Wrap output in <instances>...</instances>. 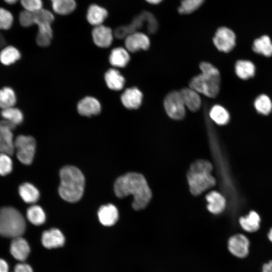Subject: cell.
<instances>
[{
    "label": "cell",
    "instance_id": "obj_1",
    "mask_svg": "<svg viewBox=\"0 0 272 272\" xmlns=\"http://www.w3.org/2000/svg\"><path fill=\"white\" fill-rule=\"evenodd\" d=\"M114 191L119 198L132 195V206L135 210L146 208L152 197V192L146 179L142 174L135 172L119 177L115 181Z\"/></svg>",
    "mask_w": 272,
    "mask_h": 272
},
{
    "label": "cell",
    "instance_id": "obj_2",
    "mask_svg": "<svg viewBox=\"0 0 272 272\" xmlns=\"http://www.w3.org/2000/svg\"><path fill=\"white\" fill-rule=\"evenodd\" d=\"M60 183L58 192L61 197L70 202L79 201L83 196L85 187V177L77 167L66 166L59 172Z\"/></svg>",
    "mask_w": 272,
    "mask_h": 272
},
{
    "label": "cell",
    "instance_id": "obj_3",
    "mask_svg": "<svg viewBox=\"0 0 272 272\" xmlns=\"http://www.w3.org/2000/svg\"><path fill=\"white\" fill-rule=\"evenodd\" d=\"M212 170V164L207 160H197L191 164L187 177L192 194L198 195L215 185L216 180L211 174Z\"/></svg>",
    "mask_w": 272,
    "mask_h": 272
},
{
    "label": "cell",
    "instance_id": "obj_4",
    "mask_svg": "<svg viewBox=\"0 0 272 272\" xmlns=\"http://www.w3.org/2000/svg\"><path fill=\"white\" fill-rule=\"evenodd\" d=\"M199 68L201 74L191 80L190 88L209 97H215L219 92L220 86V75L218 70L207 62H201Z\"/></svg>",
    "mask_w": 272,
    "mask_h": 272
},
{
    "label": "cell",
    "instance_id": "obj_5",
    "mask_svg": "<svg viewBox=\"0 0 272 272\" xmlns=\"http://www.w3.org/2000/svg\"><path fill=\"white\" fill-rule=\"evenodd\" d=\"M25 219L17 209L7 207L0 209V235L8 238L21 236L25 231Z\"/></svg>",
    "mask_w": 272,
    "mask_h": 272
},
{
    "label": "cell",
    "instance_id": "obj_6",
    "mask_svg": "<svg viewBox=\"0 0 272 272\" xmlns=\"http://www.w3.org/2000/svg\"><path fill=\"white\" fill-rule=\"evenodd\" d=\"M16 156L19 161L25 165H30L34 159L36 142L30 135H19L14 140Z\"/></svg>",
    "mask_w": 272,
    "mask_h": 272
},
{
    "label": "cell",
    "instance_id": "obj_7",
    "mask_svg": "<svg viewBox=\"0 0 272 272\" xmlns=\"http://www.w3.org/2000/svg\"><path fill=\"white\" fill-rule=\"evenodd\" d=\"M164 106L166 113L171 118L179 120L184 117L185 106L179 92L174 91L168 93L165 98Z\"/></svg>",
    "mask_w": 272,
    "mask_h": 272
},
{
    "label": "cell",
    "instance_id": "obj_8",
    "mask_svg": "<svg viewBox=\"0 0 272 272\" xmlns=\"http://www.w3.org/2000/svg\"><path fill=\"white\" fill-rule=\"evenodd\" d=\"M15 127L6 120H0V153L13 154L15 148L13 131Z\"/></svg>",
    "mask_w": 272,
    "mask_h": 272
},
{
    "label": "cell",
    "instance_id": "obj_9",
    "mask_svg": "<svg viewBox=\"0 0 272 272\" xmlns=\"http://www.w3.org/2000/svg\"><path fill=\"white\" fill-rule=\"evenodd\" d=\"M213 42L219 50L228 52L235 45L236 36L231 29L221 27L217 29L213 38Z\"/></svg>",
    "mask_w": 272,
    "mask_h": 272
},
{
    "label": "cell",
    "instance_id": "obj_10",
    "mask_svg": "<svg viewBox=\"0 0 272 272\" xmlns=\"http://www.w3.org/2000/svg\"><path fill=\"white\" fill-rule=\"evenodd\" d=\"M250 241L244 234H237L232 236L228 241V249L235 257L243 258L249 252Z\"/></svg>",
    "mask_w": 272,
    "mask_h": 272
},
{
    "label": "cell",
    "instance_id": "obj_11",
    "mask_svg": "<svg viewBox=\"0 0 272 272\" xmlns=\"http://www.w3.org/2000/svg\"><path fill=\"white\" fill-rule=\"evenodd\" d=\"M150 41L148 36L140 32H134L128 35L125 39L126 49L132 52L140 50H147L150 46Z\"/></svg>",
    "mask_w": 272,
    "mask_h": 272
},
{
    "label": "cell",
    "instance_id": "obj_12",
    "mask_svg": "<svg viewBox=\"0 0 272 272\" xmlns=\"http://www.w3.org/2000/svg\"><path fill=\"white\" fill-rule=\"evenodd\" d=\"M113 34L112 30L103 25L95 26L92 32L94 43L102 48L108 47L111 44Z\"/></svg>",
    "mask_w": 272,
    "mask_h": 272
},
{
    "label": "cell",
    "instance_id": "obj_13",
    "mask_svg": "<svg viewBox=\"0 0 272 272\" xmlns=\"http://www.w3.org/2000/svg\"><path fill=\"white\" fill-rule=\"evenodd\" d=\"M30 252L27 241L23 238H13L10 245V252L17 260L23 261L27 259Z\"/></svg>",
    "mask_w": 272,
    "mask_h": 272
},
{
    "label": "cell",
    "instance_id": "obj_14",
    "mask_svg": "<svg viewBox=\"0 0 272 272\" xmlns=\"http://www.w3.org/2000/svg\"><path fill=\"white\" fill-rule=\"evenodd\" d=\"M78 112L82 115L91 116L99 114L101 111L100 102L92 97H86L78 104Z\"/></svg>",
    "mask_w": 272,
    "mask_h": 272
},
{
    "label": "cell",
    "instance_id": "obj_15",
    "mask_svg": "<svg viewBox=\"0 0 272 272\" xmlns=\"http://www.w3.org/2000/svg\"><path fill=\"white\" fill-rule=\"evenodd\" d=\"M142 93L135 87L126 89L121 96L123 105L130 109L139 108L142 104Z\"/></svg>",
    "mask_w": 272,
    "mask_h": 272
},
{
    "label": "cell",
    "instance_id": "obj_16",
    "mask_svg": "<svg viewBox=\"0 0 272 272\" xmlns=\"http://www.w3.org/2000/svg\"><path fill=\"white\" fill-rule=\"evenodd\" d=\"M41 241L45 247L50 249L62 246L64 237L58 229L53 228L43 233Z\"/></svg>",
    "mask_w": 272,
    "mask_h": 272
},
{
    "label": "cell",
    "instance_id": "obj_17",
    "mask_svg": "<svg viewBox=\"0 0 272 272\" xmlns=\"http://www.w3.org/2000/svg\"><path fill=\"white\" fill-rule=\"evenodd\" d=\"M98 216L102 225L110 226L114 225L118 220V212L115 206L109 203L100 208L98 212Z\"/></svg>",
    "mask_w": 272,
    "mask_h": 272
},
{
    "label": "cell",
    "instance_id": "obj_18",
    "mask_svg": "<svg viewBox=\"0 0 272 272\" xmlns=\"http://www.w3.org/2000/svg\"><path fill=\"white\" fill-rule=\"evenodd\" d=\"M185 107L190 111H196L201 106V99L198 93L193 89L183 88L179 91Z\"/></svg>",
    "mask_w": 272,
    "mask_h": 272
},
{
    "label": "cell",
    "instance_id": "obj_19",
    "mask_svg": "<svg viewBox=\"0 0 272 272\" xmlns=\"http://www.w3.org/2000/svg\"><path fill=\"white\" fill-rule=\"evenodd\" d=\"M108 12L104 8L96 5H91L87 12L88 22L94 27L102 25L108 16Z\"/></svg>",
    "mask_w": 272,
    "mask_h": 272
},
{
    "label": "cell",
    "instance_id": "obj_20",
    "mask_svg": "<svg viewBox=\"0 0 272 272\" xmlns=\"http://www.w3.org/2000/svg\"><path fill=\"white\" fill-rule=\"evenodd\" d=\"M34 24L38 26V31L52 30L51 25L54 17L50 11L42 8L34 13Z\"/></svg>",
    "mask_w": 272,
    "mask_h": 272
},
{
    "label": "cell",
    "instance_id": "obj_21",
    "mask_svg": "<svg viewBox=\"0 0 272 272\" xmlns=\"http://www.w3.org/2000/svg\"><path fill=\"white\" fill-rule=\"evenodd\" d=\"M206 199L208 202L207 208L214 214L222 213L226 206V200L224 196L216 191L209 192L206 195Z\"/></svg>",
    "mask_w": 272,
    "mask_h": 272
},
{
    "label": "cell",
    "instance_id": "obj_22",
    "mask_svg": "<svg viewBox=\"0 0 272 272\" xmlns=\"http://www.w3.org/2000/svg\"><path fill=\"white\" fill-rule=\"evenodd\" d=\"M105 80L108 87L115 91L122 89L125 83L124 77L116 70L111 69L105 74Z\"/></svg>",
    "mask_w": 272,
    "mask_h": 272
},
{
    "label": "cell",
    "instance_id": "obj_23",
    "mask_svg": "<svg viewBox=\"0 0 272 272\" xmlns=\"http://www.w3.org/2000/svg\"><path fill=\"white\" fill-rule=\"evenodd\" d=\"M260 218L258 214L251 211L248 215L239 219V224L241 228L248 232H254L260 227Z\"/></svg>",
    "mask_w": 272,
    "mask_h": 272
},
{
    "label": "cell",
    "instance_id": "obj_24",
    "mask_svg": "<svg viewBox=\"0 0 272 272\" xmlns=\"http://www.w3.org/2000/svg\"><path fill=\"white\" fill-rule=\"evenodd\" d=\"M19 192L22 199L26 203H34L39 197L38 190L30 183H24L19 188Z\"/></svg>",
    "mask_w": 272,
    "mask_h": 272
},
{
    "label": "cell",
    "instance_id": "obj_25",
    "mask_svg": "<svg viewBox=\"0 0 272 272\" xmlns=\"http://www.w3.org/2000/svg\"><path fill=\"white\" fill-rule=\"evenodd\" d=\"M109 59L113 66L123 67L127 65L130 57L126 50L122 47H117L111 51Z\"/></svg>",
    "mask_w": 272,
    "mask_h": 272
},
{
    "label": "cell",
    "instance_id": "obj_26",
    "mask_svg": "<svg viewBox=\"0 0 272 272\" xmlns=\"http://www.w3.org/2000/svg\"><path fill=\"white\" fill-rule=\"evenodd\" d=\"M21 57L19 50L13 46H7L0 52V62L5 65L14 64Z\"/></svg>",
    "mask_w": 272,
    "mask_h": 272
},
{
    "label": "cell",
    "instance_id": "obj_27",
    "mask_svg": "<svg viewBox=\"0 0 272 272\" xmlns=\"http://www.w3.org/2000/svg\"><path fill=\"white\" fill-rule=\"evenodd\" d=\"M252 49L256 53L265 56L272 55V42L269 36L263 35L256 39L253 43Z\"/></svg>",
    "mask_w": 272,
    "mask_h": 272
},
{
    "label": "cell",
    "instance_id": "obj_28",
    "mask_svg": "<svg viewBox=\"0 0 272 272\" xmlns=\"http://www.w3.org/2000/svg\"><path fill=\"white\" fill-rule=\"evenodd\" d=\"M255 65L249 60H240L236 63L235 72L242 79L246 80L252 77L255 74Z\"/></svg>",
    "mask_w": 272,
    "mask_h": 272
},
{
    "label": "cell",
    "instance_id": "obj_29",
    "mask_svg": "<svg viewBox=\"0 0 272 272\" xmlns=\"http://www.w3.org/2000/svg\"><path fill=\"white\" fill-rule=\"evenodd\" d=\"M51 4L53 11L61 15L71 14L77 6L75 0H53Z\"/></svg>",
    "mask_w": 272,
    "mask_h": 272
},
{
    "label": "cell",
    "instance_id": "obj_30",
    "mask_svg": "<svg viewBox=\"0 0 272 272\" xmlns=\"http://www.w3.org/2000/svg\"><path fill=\"white\" fill-rule=\"evenodd\" d=\"M16 102V93L11 87H4L0 89V108L14 107Z\"/></svg>",
    "mask_w": 272,
    "mask_h": 272
},
{
    "label": "cell",
    "instance_id": "obj_31",
    "mask_svg": "<svg viewBox=\"0 0 272 272\" xmlns=\"http://www.w3.org/2000/svg\"><path fill=\"white\" fill-rule=\"evenodd\" d=\"M0 114L3 119L15 126L20 124L24 119L22 112L14 106L2 109Z\"/></svg>",
    "mask_w": 272,
    "mask_h": 272
},
{
    "label": "cell",
    "instance_id": "obj_32",
    "mask_svg": "<svg viewBox=\"0 0 272 272\" xmlns=\"http://www.w3.org/2000/svg\"><path fill=\"white\" fill-rule=\"evenodd\" d=\"M27 217L32 224L36 226L43 224L46 219L44 211L37 205H33L27 209Z\"/></svg>",
    "mask_w": 272,
    "mask_h": 272
},
{
    "label": "cell",
    "instance_id": "obj_33",
    "mask_svg": "<svg viewBox=\"0 0 272 272\" xmlns=\"http://www.w3.org/2000/svg\"><path fill=\"white\" fill-rule=\"evenodd\" d=\"M210 116L213 121L219 125L227 124L230 118L229 114L227 110L219 105H215L212 108Z\"/></svg>",
    "mask_w": 272,
    "mask_h": 272
},
{
    "label": "cell",
    "instance_id": "obj_34",
    "mask_svg": "<svg viewBox=\"0 0 272 272\" xmlns=\"http://www.w3.org/2000/svg\"><path fill=\"white\" fill-rule=\"evenodd\" d=\"M254 104L257 112L263 115L268 114L272 110V102L270 98L264 94L257 97Z\"/></svg>",
    "mask_w": 272,
    "mask_h": 272
},
{
    "label": "cell",
    "instance_id": "obj_35",
    "mask_svg": "<svg viewBox=\"0 0 272 272\" xmlns=\"http://www.w3.org/2000/svg\"><path fill=\"white\" fill-rule=\"evenodd\" d=\"M205 0H182L178 8L181 14H189L197 10L204 3Z\"/></svg>",
    "mask_w": 272,
    "mask_h": 272
},
{
    "label": "cell",
    "instance_id": "obj_36",
    "mask_svg": "<svg viewBox=\"0 0 272 272\" xmlns=\"http://www.w3.org/2000/svg\"><path fill=\"white\" fill-rule=\"evenodd\" d=\"M13 22L12 14L8 10L0 8V29H9L12 26Z\"/></svg>",
    "mask_w": 272,
    "mask_h": 272
},
{
    "label": "cell",
    "instance_id": "obj_37",
    "mask_svg": "<svg viewBox=\"0 0 272 272\" xmlns=\"http://www.w3.org/2000/svg\"><path fill=\"white\" fill-rule=\"evenodd\" d=\"M10 156L0 153V175L5 176L12 171L13 162Z\"/></svg>",
    "mask_w": 272,
    "mask_h": 272
},
{
    "label": "cell",
    "instance_id": "obj_38",
    "mask_svg": "<svg viewBox=\"0 0 272 272\" xmlns=\"http://www.w3.org/2000/svg\"><path fill=\"white\" fill-rule=\"evenodd\" d=\"M20 2L24 10L31 12L35 13L43 8L42 0H20Z\"/></svg>",
    "mask_w": 272,
    "mask_h": 272
},
{
    "label": "cell",
    "instance_id": "obj_39",
    "mask_svg": "<svg viewBox=\"0 0 272 272\" xmlns=\"http://www.w3.org/2000/svg\"><path fill=\"white\" fill-rule=\"evenodd\" d=\"M19 20L23 27H30L34 24V13L24 10L19 14Z\"/></svg>",
    "mask_w": 272,
    "mask_h": 272
},
{
    "label": "cell",
    "instance_id": "obj_40",
    "mask_svg": "<svg viewBox=\"0 0 272 272\" xmlns=\"http://www.w3.org/2000/svg\"><path fill=\"white\" fill-rule=\"evenodd\" d=\"M147 18V28L150 33H154L158 28V23L154 16L151 13L145 11Z\"/></svg>",
    "mask_w": 272,
    "mask_h": 272
},
{
    "label": "cell",
    "instance_id": "obj_41",
    "mask_svg": "<svg viewBox=\"0 0 272 272\" xmlns=\"http://www.w3.org/2000/svg\"><path fill=\"white\" fill-rule=\"evenodd\" d=\"M13 272H33L31 267L27 263H18L14 267Z\"/></svg>",
    "mask_w": 272,
    "mask_h": 272
},
{
    "label": "cell",
    "instance_id": "obj_42",
    "mask_svg": "<svg viewBox=\"0 0 272 272\" xmlns=\"http://www.w3.org/2000/svg\"><path fill=\"white\" fill-rule=\"evenodd\" d=\"M0 272H9V266L7 262L0 258Z\"/></svg>",
    "mask_w": 272,
    "mask_h": 272
},
{
    "label": "cell",
    "instance_id": "obj_43",
    "mask_svg": "<svg viewBox=\"0 0 272 272\" xmlns=\"http://www.w3.org/2000/svg\"><path fill=\"white\" fill-rule=\"evenodd\" d=\"M261 272H272V260L263 265Z\"/></svg>",
    "mask_w": 272,
    "mask_h": 272
},
{
    "label": "cell",
    "instance_id": "obj_44",
    "mask_svg": "<svg viewBox=\"0 0 272 272\" xmlns=\"http://www.w3.org/2000/svg\"><path fill=\"white\" fill-rule=\"evenodd\" d=\"M148 3L152 5H157L162 2L163 0H145Z\"/></svg>",
    "mask_w": 272,
    "mask_h": 272
},
{
    "label": "cell",
    "instance_id": "obj_45",
    "mask_svg": "<svg viewBox=\"0 0 272 272\" xmlns=\"http://www.w3.org/2000/svg\"><path fill=\"white\" fill-rule=\"evenodd\" d=\"M267 237L269 240L272 243V228L269 230L267 234Z\"/></svg>",
    "mask_w": 272,
    "mask_h": 272
},
{
    "label": "cell",
    "instance_id": "obj_46",
    "mask_svg": "<svg viewBox=\"0 0 272 272\" xmlns=\"http://www.w3.org/2000/svg\"><path fill=\"white\" fill-rule=\"evenodd\" d=\"M18 1L20 0H4V1L9 4H14L17 3Z\"/></svg>",
    "mask_w": 272,
    "mask_h": 272
},
{
    "label": "cell",
    "instance_id": "obj_47",
    "mask_svg": "<svg viewBox=\"0 0 272 272\" xmlns=\"http://www.w3.org/2000/svg\"><path fill=\"white\" fill-rule=\"evenodd\" d=\"M50 1H51H51H52L53 0H50Z\"/></svg>",
    "mask_w": 272,
    "mask_h": 272
}]
</instances>
